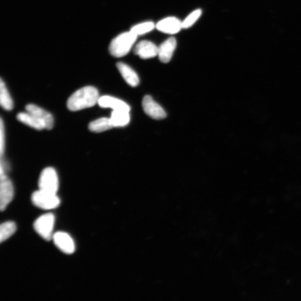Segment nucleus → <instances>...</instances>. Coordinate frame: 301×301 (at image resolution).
Here are the masks:
<instances>
[{"instance_id": "1", "label": "nucleus", "mask_w": 301, "mask_h": 301, "mask_svg": "<svg viewBox=\"0 0 301 301\" xmlns=\"http://www.w3.org/2000/svg\"><path fill=\"white\" fill-rule=\"evenodd\" d=\"M99 97L96 88L92 86L84 87L77 90L69 98L67 107L71 111L92 107L98 103Z\"/></svg>"}, {"instance_id": "2", "label": "nucleus", "mask_w": 301, "mask_h": 301, "mask_svg": "<svg viewBox=\"0 0 301 301\" xmlns=\"http://www.w3.org/2000/svg\"><path fill=\"white\" fill-rule=\"evenodd\" d=\"M137 38V35L130 30L119 34L110 44L109 50L110 54L115 58L125 56L133 47Z\"/></svg>"}, {"instance_id": "3", "label": "nucleus", "mask_w": 301, "mask_h": 301, "mask_svg": "<svg viewBox=\"0 0 301 301\" xmlns=\"http://www.w3.org/2000/svg\"><path fill=\"white\" fill-rule=\"evenodd\" d=\"M39 190L57 194L59 189V179L56 171L52 168L43 170L39 180Z\"/></svg>"}, {"instance_id": "4", "label": "nucleus", "mask_w": 301, "mask_h": 301, "mask_svg": "<svg viewBox=\"0 0 301 301\" xmlns=\"http://www.w3.org/2000/svg\"><path fill=\"white\" fill-rule=\"evenodd\" d=\"M32 200L36 207L44 210L57 208L60 204V199L57 194L45 192L40 190L33 194Z\"/></svg>"}, {"instance_id": "5", "label": "nucleus", "mask_w": 301, "mask_h": 301, "mask_svg": "<svg viewBox=\"0 0 301 301\" xmlns=\"http://www.w3.org/2000/svg\"><path fill=\"white\" fill-rule=\"evenodd\" d=\"M54 223V215L52 213H48L37 219L34 224V228L40 237L49 241L53 237Z\"/></svg>"}, {"instance_id": "6", "label": "nucleus", "mask_w": 301, "mask_h": 301, "mask_svg": "<svg viewBox=\"0 0 301 301\" xmlns=\"http://www.w3.org/2000/svg\"><path fill=\"white\" fill-rule=\"evenodd\" d=\"M0 184V209L2 211L6 209L8 205L12 202L14 197V187L12 181L7 175L3 176Z\"/></svg>"}, {"instance_id": "7", "label": "nucleus", "mask_w": 301, "mask_h": 301, "mask_svg": "<svg viewBox=\"0 0 301 301\" xmlns=\"http://www.w3.org/2000/svg\"><path fill=\"white\" fill-rule=\"evenodd\" d=\"M144 112L150 118L155 119H163L167 117L163 108L156 102L150 95H145L142 100Z\"/></svg>"}, {"instance_id": "8", "label": "nucleus", "mask_w": 301, "mask_h": 301, "mask_svg": "<svg viewBox=\"0 0 301 301\" xmlns=\"http://www.w3.org/2000/svg\"><path fill=\"white\" fill-rule=\"evenodd\" d=\"M133 53L143 59L153 58L158 56V47L152 42L142 40L135 45Z\"/></svg>"}, {"instance_id": "9", "label": "nucleus", "mask_w": 301, "mask_h": 301, "mask_svg": "<svg viewBox=\"0 0 301 301\" xmlns=\"http://www.w3.org/2000/svg\"><path fill=\"white\" fill-rule=\"evenodd\" d=\"M54 244L62 252L72 254L75 251V244L70 236L64 232H59L53 235Z\"/></svg>"}, {"instance_id": "10", "label": "nucleus", "mask_w": 301, "mask_h": 301, "mask_svg": "<svg viewBox=\"0 0 301 301\" xmlns=\"http://www.w3.org/2000/svg\"><path fill=\"white\" fill-rule=\"evenodd\" d=\"M156 28L161 32L169 34H175L179 33L183 29L182 22L175 17H168L162 20L156 25Z\"/></svg>"}, {"instance_id": "11", "label": "nucleus", "mask_w": 301, "mask_h": 301, "mask_svg": "<svg viewBox=\"0 0 301 301\" xmlns=\"http://www.w3.org/2000/svg\"><path fill=\"white\" fill-rule=\"evenodd\" d=\"M177 46V40L174 37L170 38L158 47V55L160 62L169 63Z\"/></svg>"}, {"instance_id": "12", "label": "nucleus", "mask_w": 301, "mask_h": 301, "mask_svg": "<svg viewBox=\"0 0 301 301\" xmlns=\"http://www.w3.org/2000/svg\"><path fill=\"white\" fill-rule=\"evenodd\" d=\"M27 112L32 113L34 116L42 120L45 125L46 129L50 130L53 128L54 125V118L53 115L47 110L39 107L38 105L29 104L26 106Z\"/></svg>"}, {"instance_id": "13", "label": "nucleus", "mask_w": 301, "mask_h": 301, "mask_svg": "<svg viewBox=\"0 0 301 301\" xmlns=\"http://www.w3.org/2000/svg\"><path fill=\"white\" fill-rule=\"evenodd\" d=\"M98 104L100 107L104 108H111L113 110H121L130 111V107L128 104L121 99L109 96V95L100 97Z\"/></svg>"}, {"instance_id": "14", "label": "nucleus", "mask_w": 301, "mask_h": 301, "mask_svg": "<svg viewBox=\"0 0 301 301\" xmlns=\"http://www.w3.org/2000/svg\"><path fill=\"white\" fill-rule=\"evenodd\" d=\"M117 67L122 75V77L130 86L137 87L139 83L138 75L134 70L128 66L126 64L119 62L117 64Z\"/></svg>"}, {"instance_id": "15", "label": "nucleus", "mask_w": 301, "mask_h": 301, "mask_svg": "<svg viewBox=\"0 0 301 301\" xmlns=\"http://www.w3.org/2000/svg\"><path fill=\"white\" fill-rule=\"evenodd\" d=\"M19 121L28 125V126L37 130L46 129L45 125L33 114L28 112L19 113L17 115Z\"/></svg>"}, {"instance_id": "16", "label": "nucleus", "mask_w": 301, "mask_h": 301, "mask_svg": "<svg viewBox=\"0 0 301 301\" xmlns=\"http://www.w3.org/2000/svg\"><path fill=\"white\" fill-rule=\"evenodd\" d=\"M88 127L92 132L100 133L106 131L114 126L110 118L103 117L90 122Z\"/></svg>"}, {"instance_id": "17", "label": "nucleus", "mask_w": 301, "mask_h": 301, "mask_svg": "<svg viewBox=\"0 0 301 301\" xmlns=\"http://www.w3.org/2000/svg\"><path fill=\"white\" fill-rule=\"evenodd\" d=\"M110 119L114 127L125 126L130 121L129 112L121 110H113Z\"/></svg>"}, {"instance_id": "18", "label": "nucleus", "mask_w": 301, "mask_h": 301, "mask_svg": "<svg viewBox=\"0 0 301 301\" xmlns=\"http://www.w3.org/2000/svg\"><path fill=\"white\" fill-rule=\"evenodd\" d=\"M0 103H1L2 107L7 110H11L14 107L11 95L2 79L0 82Z\"/></svg>"}, {"instance_id": "19", "label": "nucleus", "mask_w": 301, "mask_h": 301, "mask_svg": "<svg viewBox=\"0 0 301 301\" xmlns=\"http://www.w3.org/2000/svg\"><path fill=\"white\" fill-rule=\"evenodd\" d=\"M17 230V226L13 222H5L0 227V242L3 243L12 236Z\"/></svg>"}, {"instance_id": "20", "label": "nucleus", "mask_w": 301, "mask_h": 301, "mask_svg": "<svg viewBox=\"0 0 301 301\" xmlns=\"http://www.w3.org/2000/svg\"><path fill=\"white\" fill-rule=\"evenodd\" d=\"M155 27L153 22H144L135 25L130 29V31L138 36L152 32Z\"/></svg>"}, {"instance_id": "21", "label": "nucleus", "mask_w": 301, "mask_h": 301, "mask_svg": "<svg viewBox=\"0 0 301 301\" xmlns=\"http://www.w3.org/2000/svg\"><path fill=\"white\" fill-rule=\"evenodd\" d=\"M202 10L201 9H197L189 14L187 18L182 22L183 29H188L192 27L193 25L197 22V20L201 17V15H202Z\"/></svg>"}, {"instance_id": "22", "label": "nucleus", "mask_w": 301, "mask_h": 301, "mask_svg": "<svg viewBox=\"0 0 301 301\" xmlns=\"http://www.w3.org/2000/svg\"><path fill=\"white\" fill-rule=\"evenodd\" d=\"M5 130L4 124L3 119H1V122H0V154H1V157L5 152Z\"/></svg>"}]
</instances>
